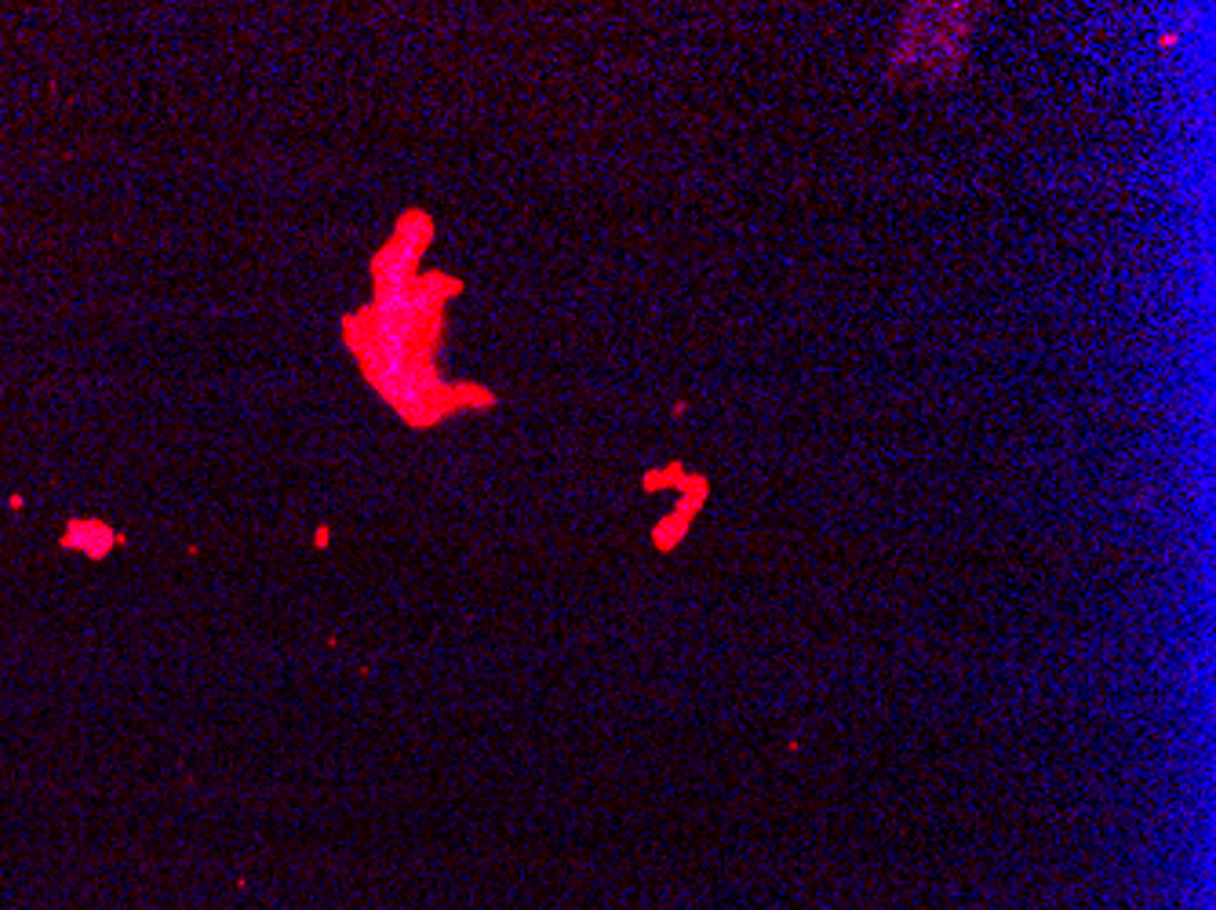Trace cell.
Here are the masks:
<instances>
[{"instance_id":"obj_1","label":"cell","mask_w":1216,"mask_h":910,"mask_svg":"<svg viewBox=\"0 0 1216 910\" xmlns=\"http://www.w3.org/2000/svg\"><path fill=\"white\" fill-rule=\"evenodd\" d=\"M117 543H121V539H117V532L102 521H69V529L63 535V546L85 550L91 557H106Z\"/></svg>"},{"instance_id":"obj_2","label":"cell","mask_w":1216,"mask_h":910,"mask_svg":"<svg viewBox=\"0 0 1216 910\" xmlns=\"http://www.w3.org/2000/svg\"><path fill=\"white\" fill-rule=\"evenodd\" d=\"M317 546H328V529H317Z\"/></svg>"}]
</instances>
